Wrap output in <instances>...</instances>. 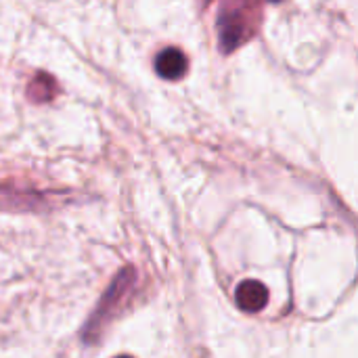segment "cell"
Segmentation results:
<instances>
[{
  "label": "cell",
  "instance_id": "6da1fadb",
  "mask_svg": "<svg viewBox=\"0 0 358 358\" xmlns=\"http://www.w3.org/2000/svg\"><path fill=\"white\" fill-rule=\"evenodd\" d=\"M260 23V8L256 4H227L218 15V42L222 52H233L248 42Z\"/></svg>",
  "mask_w": 358,
  "mask_h": 358
},
{
  "label": "cell",
  "instance_id": "7a4b0ae2",
  "mask_svg": "<svg viewBox=\"0 0 358 358\" xmlns=\"http://www.w3.org/2000/svg\"><path fill=\"white\" fill-rule=\"evenodd\" d=\"M132 277H134V273L132 271H122L120 275H117V279L111 283V287H109V292L105 294V298L101 300V306L96 308V313H94V317L88 321V329L84 331V336L88 338V334L90 331H94L96 329V325L101 323V321H105L107 319V315L113 310V306H117V300H122L124 296H126V292L130 289V285H132Z\"/></svg>",
  "mask_w": 358,
  "mask_h": 358
},
{
  "label": "cell",
  "instance_id": "3957f363",
  "mask_svg": "<svg viewBox=\"0 0 358 358\" xmlns=\"http://www.w3.org/2000/svg\"><path fill=\"white\" fill-rule=\"evenodd\" d=\"M235 300H237L241 310H245V313H260L266 306V302H268V289L260 281L248 279V281L239 283V287L235 292Z\"/></svg>",
  "mask_w": 358,
  "mask_h": 358
},
{
  "label": "cell",
  "instance_id": "277c9868",
  "mask_svg": "<svg viewBox=\"0 0 358 358\" xmlns=\"http://www.w3.org/2000/svg\"><path fill=\"white\" fill-rule=\"evenodd\" d=\"M189 69V61L180 48H164L155 57V71L164 80H180Z\"/></svg>",
  "mask_w": 358,
  "mask_h": 358
},
{
  "label": "cell",
  "instance_id": "5b68a950",
  "mask_svg": "<svg viewBox=\"0 0 358 358\" xmlns=\"http://www.w3.org/2000/svg\"><path fill=\"white\" fill-rule=\"evenodd\" d=\"M117 358H132V357H117Z\"/></svg>",
  "mask_w": 358,
  "mask_h": 358
}]
</instances>
